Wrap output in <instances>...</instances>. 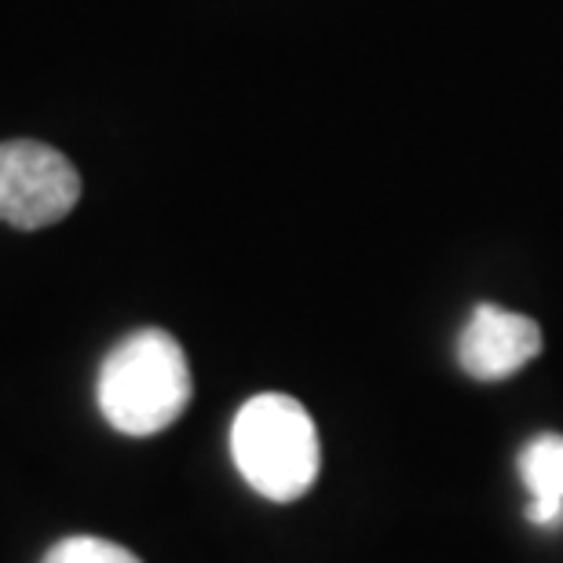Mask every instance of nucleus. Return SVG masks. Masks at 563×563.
Returning a JSON list of instances; mask_svg holds the SVG:
<instances>
[{"mask_svg": "<svg viewBox=\"0 0 563 563\" xmlns=\"http://www.w3.org/2000/svg\"><path fill=\"white\" fill-rule=\"evenodd\" d=\"M99 410L121 435L165 432L190 402V366L176 336L136 330L107 355L99 369Z\"/></svg>", "mask_w": 563, "mask_h": 563, "instance_id": "f257e3e1", "label": "nucleus"}, {"mask_svg": "<svg viewBox=\"0 0 563 563\" xmlns=\"http://www.w3.org/2000/svg\"><path fill=\"white\" fill-rule=\"evenodd\" d=\"M231 457L242 479L267 501H297L319 476V432L292 396L264 391L234 413Z\"/></svg>", "mask_w": 563, "mask_h": 563, "instance_id": "f03ea898", "label": "nucleus"}, {"mask_svg": "<svg viewBox=\"0 0 563 563\" xmlns=\"http://www.w3.org/2000/svg\"><path fill=\"white\" fill-rule=\"evenodd\" d=\"M81 198L74 162L48 143H0V220L19 231H41L70 217Z\"/></svg>", "mask_w": 563, "mask_h": 563, "instance_id": "7ed1b4c3", "label": "nucleus"}, {"mask_svg": "<svg viewBox=\"0 0 563 563\" xmlns=\"http://www.w3.org/2000/svg\"><path fill=\"white\" fill-rule=\"evenodd\" d=\"M542 352V330L534 319L479 303L457 336V363L476 380H505L520 374Z\"/></svg>", "mask_w": 563, "mask_h": 563, "instance_id": "20e7f679", "label": "nucleus"}, {"mask_svg": "<svg viewBox=\"0 0 563 563\" xmlns=\"http://www.w3.org/2000/svg\"><path fill=\"white\" fill-rule=\"evenodd\" d=\"M520 479L531 494V523H563V435H538L523 446Z\"/></svg>", "mask_w": 563, "mask_h": 563, "instance_id": "39448f33", "label": "nucleus"}, {"mask_svg": "<svg viewBox=\"0 0 563 563\" xmlns=\"http://www.w3.org/2000/svg\"><path fill=\"white\" fill-rule=\"evenodd\" d=\"M41 563H143V560L136 553H129L125 545L107 542V538L74 534L63 538L59 545H52Z\"/></svg>", "mask_w": 563, "mask_h": 563, "instance_id": "423d86ee", "label": "nucleus"}]
</instances>
